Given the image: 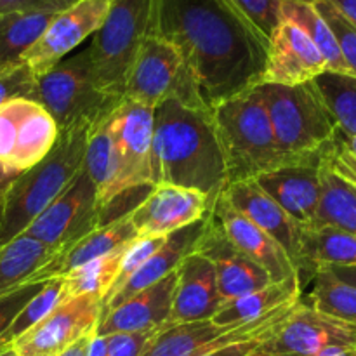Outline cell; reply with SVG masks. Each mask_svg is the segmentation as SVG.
<instances>
[{"instance_id":"cell-1","label":"cell","mask_w":356,"mask_h":356,"mask_svg":"<svg viewBox=\"0 0 356 356\" xmlns=\"http://www.w3.org/2000/svg\"><path fill=\"white\" fill-rule=\"evenodd\" d=\"M149 33L179 51L205 110L259 83L266 45L225 0H153Z\"/></svg>"},{"instance_id":"cell-2","label":"cell","mask_w":356,"mask_h":356,"mask_svg":"<svg viewBox=\"0 0 356 356\" xmlns=\"http://www.w3.org/2000/svg\"><path fill=\"white\" fill-rule=\"evenodd\" d=\"M155 184L197 190L214 204L228 184V176L211 111L177 99H167L155 108Z\"/></svg>"},{"instance_id":"cell-3","label":"cell","mask_w":356,"mask_h":356,"mask_svg":"<svg viewBox=\"0 0 356 356\" xmlns=\"http://www.w3.org/2000/svg\"><path fill=\"white\" fill-rule=\"evenodd\" d=\"M90 127L92 124H79L61 131L54 148L42 162L14 177L2 204L0 247L21 236L79 176Z\"/></svg>"},{"instance_id":"cell-4","label":"cell","mask_w":356,"mask_h":356,"mask_svg":"<svg viewBox=\"0 0 356 356\" xmlns=\"http://www.w3.org/2000/svg\"><path fill=\"white\" fill-rule=\"evenodd\" d=\"M211 115L228 183L256 179L271 170L294 165L278 148L266 108L252 89L222 101Z\"/></svg>"},{"instance_id":"cell-5","label":"cell","mask_w":356,"mask_h":356,"mask_svg":"<svg viewBox=\"0 0 356 356\" xmlns=\"http://www.w3.org/2000/svg\"><path fill=\"white\" fill-rule=\"evenodd\" d=\"M254 92L266 108L278 148L291 163L315 162L337 131L315 83H257Z\"/></svg>"},{"instance_id":"cell-6","label":"cell","mask_w":356,"mask_h":356,"mask_svg":"<svg viewBox=\"0 0 356 356\" xmlns=\"http://www.w3.org/2000/svg\"><path fill=\"white\" fill-rule=\"evenodd\" d=\"M153 0H113L89 49L94 83L104 96L120 101L129 72L149 33Z\"/></svg>"},{"instance_id":"cell-7","label":"cell","mask_w":356,"mask_h":356,"mask_svg":"<svg viewBox=\"0 0 356 356\" xmlns=\"http://www.w3.org/2000/svg\"><path fill=\"white\" fill-rule=\"evenodd\" d=\"M31 99L52 117L59 132L79 124H94L120 101L104 96L94 83L89 49L37 76Z\"/></svg>"},{"instance_id":"cell-8","label":"cell","mask_w":356,"mask_h":356,"mask_svg":"<svg viewBox=\"0 0 356 356\" xmlns=\"http://www.w3.org/2000/svg\"><path fill=\"white\" fill-rule=\"evenodd\" d=\"M124 97L153 110L167 99L205 108L195 92L179 51L153 33H148L132 63Z\"/></svg>"},{"instance_id":"cell-9","label":"cell","mask_w":356,"mask_h":356,"mask_svg":"<svg viewBox=\"0 0 356 356\" xmlns=\"http://www.w3.org/2000/svg\"><path fill=\"white\" fill-rule=\"evenodd\" d=\"M58 136V125L37 101L9 99L0 106V165L19 176L49 155Z\"/></svg>"},{"instance_id":"cell-10","label":"cell","mask_w":356,"mask_h":356,"mask_svg":"<svg viewBox=\"0 0 356 356\" xmlns=\"http://www.w3.org/2000/svg\"><path fill=\"white\" fill-rule=\"evenodd\" d=\"M103 214L96 186L82 169L73 183L21 235L37 240L54 254L103 225Z\"/></svg>"},{"instance_id":"cell-11","label":"cell","mask_w":356,"mask_h":356,"mask_svg":"<svg viewBox=\"0 0 356 356\" xmlns=\"http://www.w3.org/2000/svg\"><path fill=\"white\" fill-rule=\"evenodd\" d=\"M110 124L118 163L117 198L134 188H152L155 110L122 97L111 110Z\"/></svg>"},{"instance_id":"cell-12","label":"cell","mask_w":356,"mask_h":356,"mask_svg":"<svg viewBox=\"0 0 356 356\" xmlns=\"http://www.w3.org/2000/svg\"><path fill=\"white\" fill-rule=\"evenodd\" d=\"M296 305L284 306L264 318L238 327H222L212 320L162 327L141 356H204L238 341L266 336L277 329Z\"/></svg>"},{"instance_id":"cell-13","label":"cell","mask_w":356,"mask_h":356,"mask_svg":"<svg viewBox=\"0 0 356 356\" xmlns=\"http://www.w3.org/2000/svg\"><path fill=\"white\" fill-rule=\"evenodd\" d=\"M103 312V299L97 296L66 298L31 327L10 348L17 356H58L76 341L96 334Z\"/></svg>"},{"instance_id":"cell-14","label":"cell","mask_w":356,"mask_h":356,"mask_svg":"<svg viewBox=\"0 0 356 356\" xmlns=\"http://www.w3.org/2000/svg\"><path fill=\"white\" fill-rule=\"evenodd\" d=\"M263 348L273 356H318L332 348H356V327L316 312L301 298Z\"/></svg>"},{"instance_id":"cell-15","label":"cell","mask_w":356,"mask_h":356,"mask_svg":"<svg viewBox=\"0 0 356 356\" xmlns=\"http://www.w3.org/2000/svg\"><path fill=\"white\" fill-rule=\"evenodd\" d=\"M113 0H76L73 6L54 14L23 63L35 76H40L61 63L86 38L92 37L103 24Z\"/></svg>"},{"instance_id":"cell-16","label":"cell","mask_w":356,"mask_h":356,"mask_svg":"<svg viewBox=\"0 0 356 356\" xmlns=\"http://www.w3.org/2000/svg\"><path fill=\"white\" fill-rule=\"evenodd\" d=\"M211 209L212 202L200 191L172 184H155L127 214L138 236L165 238L209 218Z\"/></svg>"},{"instance_id":"cell-17","label":"cell","mask_w":356,"mask_h":356,"mask_svg":"<svg viewBox=\"0 0 356 356\" xmlns=\"http://www.w3.org/2000/svg\"><path fill=\"white\" fill-rule=\"evenodd\" d=\"M325 72V59L308 35L298 24L282 17L268 40L259 83L302 86Z\"/></svg>"},{"instance_id":"cell-18","label":"cell","mask_w":356,"mask_h":356,"mask_svg":"<svg viewBox=\"0 0 356 356\" xmlns=\"http://www.w3.org/2000/svg\"><path fill=\"white\" fill-rule=\"evenodd\" d=\"M195 252L211 261L214 266L222 305L273 284L263 268L257 266L226 238L212 216H209V226L198 240Z\"/></svg>"},{"instance_id":"cell-19","label":"cell","mask_w":356,"mask_h":356,"mask_svg":"<svg viewBox=\"0 0 356 356\" xmlns=\"http://www.w3.org/2000/svg\"><path fill=\"white\" fill-rule=\"evenodd\" d=\"M211 216L218 222L226 238L257 266L263 268L273 284L298 277L299 270L285 252L284 247L263 229L257 228L254 222H250L245 216L236 212L221 197V193L212 204Z\"/></svg>"},{"instance_id":"cell-20","label":"cell","mask_w":356,"mask_h":356,"mask_svg":"<svg viewBox=\"0 0 356 356\" xmlns=\"http://www.w3.org/2000/svg\"><path fill=\"white\" fill-rule=\"evenodd\" d=\"M221 197L236 212L245 216L257 228L277 240L298 268L302 226L292 219L256 181L245 179L228 183L222 188Z\"/></svg>"},{"instance_id":"cell-21","label":"cell","mask_w":356,"mask_h":356,"mask_svg":"<svg viewBox=\"0 0 356 356\" xmlns=\"http://www.w3.org/2000/svg\"><path fill=\"white\" fill-rule=\"evenodd\" d=\"M221 306L214 266L204 256L191 252L176 270L172 309L167 325L212 320Z\"/></svg>"},{"instance_id":"cell-22","label":"cell","mask_w":356,"mask_h":356,"mask_svg":"<svg viewBox=\"0 0 356 356\" xmlns=\"http://www.w3.org/2000/svg\"><path fill=\"white\" fill-rule=\"evenodd\" d=\"M138 238L134 226H132L129 214H122L111 221L103 222L94 228L87 235L80 236L79 240L70 245L63 247L61 250L52 254L40 268L30 278V284L35 282H49L54 278H63L82 264L113 252L118 247L132 242Z\"/></svg>"},{"instance_id":"cell-23","label":"cell","mask_w":356,"mask_h":356,"mask_svg":"<svg viewBox=\"0 0 356 356\" xmlns=\"http://www.w3.org/2000/svg\"><path fill=\"white\" fill-rule=\"evenodd\" d=\"M254 181L302 228L315 225L322 193L320 160L282 167Z\"/></svg>"},{"instance_id":"cell-24","label":"cell","mask_w":356,"mask_h":356,"mask_svg":"<svg viewBox=\"0 0 356 356\" xmlns=\"http://www.w3.org/2000/svg\"><path fill=\"white\" fill-rule=\"evenodd\" d=\"M176 287V271L127 299L117 308L101 315L96 336L111 334L146 332L162 329L169 323L172 309V296Z\"/></svg>"},{"instance_id":"cell-25","label":"cell","mask_w":356,"mask_h":356,"mask_svg":"<svg viewBox=\"0 0 356 356\" xmlns=\"http://www.w3.org/2000/svg\"><path fill=\"white\" fill-rule=\"evenodd\" d=\"M207 226L209 218H204L200 221L193 222V225L186 226V228L167 236L162 245H160V249L152 257H148L139 266V270L115 294L104 299L101 315L110 312V309L117 308V306H120L127 299L134 298L136 294L143 292L145 289L152 287L156 282L163 280L170 273H174L177 270V266L183 263L184 257L195 252V247H197L198 240L202 238Z\"/></svg>"},{"instance_id":"cell-26","label":"cell","mask_w":356,"mask_h":356,"mask_svg":"<svg viewBox=\"0 0 356 356\" xmlns=\"http://www.w3.org/2000/svg\"><path fill=\"white\" fill-rule=\"evenodd\" d=\"M298 268L301 277L323 268H356V235L334 226L302 228Z\"/></svg>"},{"instance_id":"cell-27","label":"cell","mask_w":356,"mask_h":356,"mask_svg":"<svg viewBox=\"0 0 356 356\" xmlns=\"http://www.w3.org/2000/svg\"><path fill=\"white\" fill-rule=\"evenodd\" d=\"M302 298L301 275L291 280L270 284L264 289L250 294L242 296L238 299L226 302L216 313L212 322L222 327H238L245 323L256 322L271 315L284 306L296 305Z\"/></svg>"},{"instance_id":"cell-28","label":"cell","mask_w":356,"mask_h":356,"mask_svg":"<svg viewBox=\"0 0 356 356\" xmlns=\"http://www.w3.org/2000/svg\"><path fill=\"white\" fill-rule=\"evenodd\" d=\"M110 113L111 111H108L106 115L97 118L90 127L86 146V159H83V169L92 179L99 204L104 211L111 202L117 200L115 186H117L118 163Z\"/></svg>"},{"instance_id":"cell-29","label":"cell","mask_w":356,"mask_h":356,"mask_svg":"<svg viewBox=\"0 0 356 356\" xmlns=\"http://www.w3.org/2000/svg\"><path fill=\"white\" fill-rule=\"evenodd\" d=\"M282 17L298 24L315 44L327 63V72L351 75L332 30L316 10L315 3L302 0H282Z\"/></svg>"},{"instance_id":"cell-30","label":"cell","mask_w":356,"mask_h":356,"mask_svg":"<svg viewBox=\"0 0 356 356\" xmlns=\"http://www.w3.org/2000/svg\"><path fill=\"white\" fill-rule=\"evenodd\" d=\"M54 14L16 13L0 16V72L23 65V56L40 38Z\"/></svg>"},{"instance_id":"cell-31","label":"cell","mask_w":356,"mask_h":356,"mask_svg":"<svg viewBox=\"0 0 356 356\" xmlns=\"http://www.w3.org/2000/svg\"><path fill=\"white\" fill-rule=\"evenodd\" d=\"M320 183L322 193L313 226H334L356 235V188L336 176L322 162Z\"/></svg>"},{"instance_id":"cell-32","label":"cell","mask_w":356,"mask_h":356,"mask_svg":"<svg viewBox=\"0 0 356 356\" xmlns=\"http://www.w3.org/2000/svg\"><path fill=\"white\" fill-rule=\"evenodd\" d=\"M52 256L37 240L21 235L0 247V298L7 292L30 284L35 271Z\"/></svg>"},{"instance_id":"cell-33","label":"cell","mask_w":356,"mask_h":356,"mask_svg":"<svg viewBox=\"0 0 356 356\" xmlns=\"http://www.w3.org/2000/svg\"><path fill=\"white\" fill-rule=\"evenodd\" d=\"M129 243L118 247L113 252L82 264L72 273L63 277V299L76 298V296H97L104 299V296L117 280L122 257Z\"/></svg>"},{"instance_id":"cell-34","label":"cell","mask_w":356,"mask_h":356,"mask_svg":"<svg viewBox=\"0 0 356 356\" xmlns=\"http://www.w3.org/2000/svg\"><path fill=\"white\" fill-rule=\"evenodd\" d=\"M313 291L302 298L309 306L325 315L356 327V285L341 280L332 270L313 273Z\"/></svg>"},{"instance_id":"cell-35","label":"cell","mask_w":356,"mask_h":356,"mask_svg":"<svg viewBox=\"0 0 356 356\" xmlns=\"http://www.w3.org/2000/svg\"><path fill=\"white\" fill-rule=\"evenodd\" d=\"M327 110L343 134L356 136V76L325 72L313 80Z\"/></svg>"},{"instance_id":"cell-36","label":"cell","mask_w":356,"mask_h":356,"mask_svg":"<svg viewBox=\"0 0 356 356\" xmlns=\"http://www.w3.org/2000/svg\"><path fill=\"white\" fill-rule=\"evenodd\" d=\"M63 301V278H54V280L45 282L44 287L38 294H35L26 305L21 308L16 318L6 330V334L0 339V346H10L14 339L30 330L31 327L37 325L47 313H51L59 302Z\"/></svg>"},{"instance_id":"cell-37","label":"cell","mask_w":356,"mask_h":356,"mask_svg":"<svg viewBox=\"0 0 356 356\" xmlns=\"http://www.w3.org/2000/svg\"><path fill=\"white\" fill-rule=\"evenodd\" d=\"M268 47L271 33L282 21V0H225Z\"/></svg>"},{"instance_id":"cell-38","label":"cell","mask_w":356,"mask_h":356,"mask_svg":"<svg viewBox=\"0 0 356 356\" xmlns=\"http://www.w3.org/2000/svg\"><path fill=\"white\" fill-rule=\"evenodd\" d=\"M320 162L356 188V136L351 138L337 129L329 145L323 148Z\"/></svg>"},{"instance_id":"cell-39","label":"cell","mask_w":356,"mask_h":356,"mask_svg":"<svg viewBox=\"0 0 356 356\" xmlns=\"http://www.w3.org/2000/svg\"><path fill=\"white\" fill-rule=\"evenodd\" d=\"M315 7L332 30L351 75L356 76V26H353L329 0H316Z\"/></svg>"},{"instance_id":"cell-40","label":"cell","mask_w":356,"mask_h":356,"mask_svg":"<svg viewBox=\"0 0 356 356\" xmlns=\"http://www.w3.org/2000/svg\"><path fill=\"white\" fill-rule=\"evenodd\" d=\"M165 238H148V236H138L136 240H132V242L127 245V249H125L124 257H122L120 270H118L117 280H115V284L111 285V289L108 291V294L104 296V299L110 298L111 294H115V292H117L118 289H120L122 285H124L125 282H127L129 278H131L132 275L139 270V266H141V264L145 263L148 257H152L153 254L160 249V245H162L163 240Z\"/></svg>"},{"instance_id":"cell-41","label":"cell","mask_w":356,"mask_h":356,"mask_svg":"<svg viewBox=\"0 0 356 356\" xmlns=\"http://www.w3.org/2000/svg\"><path fill=\"white\" fill-rule=\"evenodd\" d=\"M35 80L37 76L24 63L0 72V106L14 97H30L31 99Z\"/></svg>"},{"instance_id":"cell-42","label":"cell","mask_w":356,"mask_h":356,"mask_svg":"<svg viewBox=\"0 0 356 356\" xmlns=\"http://www.w3.org/2000/svg\"><path fill=\"white\" fill-rule=\"evenodd\" d=\"M44 284L45 282L24 284L21 285V287L14 289V291L7 292L6 296L0 298V339H2V336L6 334V330L9 329L13 320L16 318L17 313L21 312V308H23V306L26 305L35 294L40 292V289L44 287Z\"/></svg>"},{"instance_id":"cell-43","label":"cell","mask_w":356,"mask_h":356,"mask_svg":"<svg viewBox=\"0 0 356 356\" xmlns=\"http://www.w3.org/2000/svg\"><path fill=\"white\" fill-rule=\"evenodd\" d=\"M159 330L103 336L106 339V356H141Z\"/></svg>"},{"instance_id":"cell-44","label":"cell","mask_w":356,"mask_h":356,"mask_svg":"<svg viewBox=\"0 0 356 356\" xmlns=\"http://www.w3.org/2000/svg\"><path fill=\"white\" fill-rule=\"evenodd\" d=\"M73 3V0H0V16L16 13L58 14Z\"/></svg>"},{"instance_id":"cell-45","label":"cell","mask_w":356,"mask_h":356,"mask_svg":"<svg viewBox=\"0 0 356 356\" xmlns=\"http://www.w3.org/2000/svg\"><path fill=\"white\" fill-rule=\"evenodd\" d=\"M271 334H266V336H259V337H252V339L238 341V343L222 346V348H219V350L211 351V353H207L204 356H249V355H252L254 351L259 350V348L263 346L268 339H270Z\"/></svg>"},{"instance_id":"cell-46","label":"cell","mask_w":356,"mask_h":356,"mask_svg":"<svg viewBox=\"0 0 356 356\" xmlns=\"http://www.w3.org/2000/svg\"><path fill=\"white\" fill-rule=\"evenodd\" d=\"M329 2H332L334 7H336L353 26H356V0H329Z\"/></svg>"},{"instance_id":"cell-47","label":"cell","mask_w":356,"mask_h":356,"mask_svg":"<svg viewBox=\"0 0 356 356\" xmlns=\"http://www.w3.org/2000/svg\"><path fill=\"white\" fill-rule=\"evenodd\" d=\"M92 336H87V337H83V339L76 341L75 344H72L68 350H65L61 355H58V356H87V350H89V341Z\"/></svg>"},{"instance_id":"cell-48","label":"cell","mask_w":356,"mask_h":356,"mask_svg":"<svg viewBox=\"0 0 356 356\" xmlns=\"http://www.w3.org/2000/svg\"><path fill=\"white\" fill-rule=\"evenodd\" d=\"M87 356H106V339L103 336L94 334L89 341V350Z\"/></svg>"},{"instance_id":"cell-49","label":"cell","mask_w":356,"mask_h":356,"mask_svg":"<svg viewBox=\"0 0 356 356\" xmlns=\"http://www.w3.org/2000/svg\"><path fill=\"white\" fill-rule=\"evenodd\" d=\"M329 270V268H327ZM334 273L341 278V280L348 282V284L356 285V268H334Z\"/></svg>"},{"instance_id":"cell-50","label":"cell","mask_w":356,"mask_h":356,"mask_svg":"<svg viewBox=\"0 0 356 356\" xmlns=\"http://www.w3.org/2000/svg\"><path fill=\"white\" fill-rule=\"evenodd\" d=\"M318 356H356V348H332Z\"/></svg>"},{"instance_id":"cell-51","label":"cell","mask_w":356,"mask_h":356,"mask_svg":"<svg viewBox=\"0 0 356 356\" xmlns=\"http://www.w3.org/2000/svg\"><path fill=\"white\" fill-rule=\"evenodd\" d=\"M16 176H0V205L3 204V198H6L7 190H9L10 183Z\"/></svg>"},{"instance_id":"cell-52","label":"cell","mask_w":356,"mask_h":356,"mask_svg":"<svg viewBox=\"0 0 356 356\" xmlns=\"http://www.w3.org/2000/svg\"><path fill=\"white\" fill-rule=\"evenodd\" d=\"M0 356H17L14 353V350L10 346H2L0 348Z\"/></svg>"},{"instance_id":"cell-53","label":"cell","mask_w":356,"mask_h":356,"mask_svg":"<svg viewBox=\"0 0 356 356\" xmlns=\"http://www.w3.org/2000/svg\"><path fill=\"white\" fill-rule=\"evenodd\" d=\"M263 346H264V344H263ZM263 346H261L259 350L254 351V353H252V355H249V356H273V355L268 353V351H264V348H263Z\"/></svg>"},{"instance_id":"cell-54","label":"cell","mask_w":356,"mask_h":356,"mask_svg":"<svg viewBox=\"0 0 356 356\" xmlns=\"http://www.w3.org/2000/svg\"><path fill=\"white\" fill-rule=\"evenodd\" d=\"M0 176H9V174H7L6 170H3V167H2V165H0Z\"/></svg>"},{"instance_id":"cell-55","label":"cell","mask_w":356,"mask_h":356,"mask_svg":"<svg viewBox=\"0 0 356 356\" xmlns=\"http://www.w3.org/2000/svg\"><path fill=\"white\" fill-rule=\"evenodd\" d=\"M0 221H2V205H0Z\"/></svg>"},{"instance_id":"cell-56","label":"cell","mask_w":356,"mask_h":356,"mask_svg":"<svg viewBox=\"0 0 356 356\" xmlns=\"http://www.w3.org/2000/svg\"><path fill=\"white\" fill-rule=\"evenodd\" d=\"M302 2H309V0H302Z\"/></svg>"},{"instance_id":"cell-57","label":"cell","mask_w":356,"mask_h":356,"mask_svg":"<svg viewBox=\"0 0 356 356\" xmlns=\"http://www.w3.org/2000/svg\"><path fill=\"white\" fill-rule=\"evenodd\" d=\"M73 2H76V0H73Z\"/></svg>"}]
</instances>
